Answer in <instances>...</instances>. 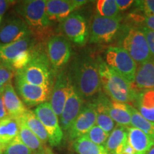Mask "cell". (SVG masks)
Masks as SVG:
<instances>
[{"label": "cell", "instance_id": "obj_1", "mask_svg": "<svg viewBox=\"0 0 154 154\" xmlns=\"http://www.w3.org/2000/svg\"><path fill=\"white\" fill-rule=\"evenodd\" d=\"M100 59L91 56L79 59L72 69L71 82L82 98H89L101 91V81L99 73Z\"/></svg>", "mask_w": 154, "mask_h": 154}, {"label": "cell", "instance_id": "obj_2", "mask_svg": "<svg viewBox=\"0 0 154 154\" xmlns=\"http://www.w3.org/2000/svg\"><path fill=\"white\" fill-rule=\"evenodd\" d=\"M99 73L102 87L113 101L124 103L134 102L137 93L132 88L131 83L101 59Z\"/></svg>", "mask_w": 154, "mask_h": 154}, {"label": "cell", "instance_id": "obj_3", "mask_svg": "<svg viewBox=\"0 0 154 154\" xmlns=\"http://www.w3.org/2000/svg\"><path fill=\"white\" fill-rule=\"evenodd\" d=\"M53 71L47 54L39 48L34 47L29 63L22 70L17 72L16 76L33 85L52 88Z\"/></svg>", "mask_w": 154, "mask_h": 154}, {"label": "cell", "instance_id": "obj_4", "mask_svg": "<svg viewBox=\"0 0 154 154\" xmlns=\"http://www.w3.org/2000/svg\"><path fill=\"white\" fill-rule=\"evenodd\" d=\"M45 0H26L17 7L16 11L37 38L46 36L51 25L46 11Z\"/></svg>", "mask_w": 154, "mask_h": 154}, {"label": "cell", "instance_id": "obj_5", "mask_svg": "<svg viewBox=\"0 0 154 154\" xmlns=\"http://www.w3.org/2000/svg\"><path fill=\"white\" fill-rule=\"evenodd\" d=\"M121 45L136 63L140 64L152 59L149 45L142 29L128 28L121 38Z\"/></svg>", "mask_w": 154, "mask_h": 154}, {"label": "cell", "instance_id": "obj_6", "mask_svg": "<svg viewBox=\"0 0 154 154\" xmlns=\"http://www.w3.org/2000/svg\"><path fill=\"white\" fill-rule=\"evenodd\" d=\"M106 63L128 82L130 83L135 82L137 63L123 48L119 47L108 48L106 52Z\"/></svg>", "mask_w": 154, "mask_h": 154}, {"label": "cell", "instance_id": "obj_7", "mask_svg": "<svg viewBox=\"0 0 154 154\" xmlns=\"http://www.w3.org/2000/svg\"><path fill=\"white\" fill-rule=\"evenodd\" d=\"M34 113L47 131L49 145L52 147L60 145L63 136V131L59 124V118L54 112L49 102H45L37 106Z\"/></svg>", "mask_w": 154, "mask_h": 154}, {"label": "cell", "instance_id": "obj_8", "mask_svg": "<svg viewBox=\"0 0 154 154\" xmlns=\"http://www.w3.org/2000/svg\"><path fill=\"white\" fill-rule=\"evenodd\" d=\"M120 16L106 18L96 14L91 24L89 41L91 43H109L114 38L120 27Z\"/></svg>", "mask_w": 154, "mask_h": 154}, {"label": "cell", "instance_id": "obj_9", "mask_svg": "<svg viewBox=\"0 0 154 154\" xmlns=\"http://www.w3.org/2000/svg\"><path fill=\"white\" fill-rule=\"evenodd\" d=\"M61 32L67 38L77 45H84L88 38L86 19L77 12L72 13L61 22Z\"/></svg>", "mask_w": 154, "mask_h": 154}, {"label": "cell", "instance_id": "obj_10", "mask_svg": "<svg viewBox=\"0 0 154 154\" xmlns=\"http://www.w3.org/2000/svg\"><path fill=\"white\" fill-rule=\"evenodd\" d=\"M72 55V47L66 38L54 36L48 41L47 57L54 71H57L68 62Z\"/></svg>", "mask_w": 154, "mask_h": 154}, {"label": "cell", "instance_id": "obj_11", "mask_svg": "<svg viewBox=\"0 0 154 154\" xmlns=\"http://www.w3.org/2000/svg\"><path fill=\"white\" fill-rule=\"evenodd\" d=\"M16 86L19 96L30 106L47 102L51 97L52 90V88L31 84L18 76H16Z\"/></svg>", "mask_w": 154, "mask_h": 154}, {"label": "cell", "instance_id": "obj_12", "mask_svg": "<svg viewBox=\"0 0 154 154\" xmlns=\"http://www.w3.org/2000/svg\"><path fill=\"white\" fill-rule=\"evenodd\" d=\"M83 106L84 105L82 96L79 95L72 84L68 97L59 119V124L61 129L65 131L69 130L75 119L80 113Z\"/></svg>", "mask_w": 154, "mask_h": 154}, {"label": "cell", "instance_id": "obj_13", "mask_svg": "<svg viewBox=\"0 0 154 154\" xmlns=\"http://www.w3.org/2000/svg\"><path fill=\"white\" fill-rule=\"evenodd\" d=\"M29 36V28L22 19H10L0 27V44H11Z\"/></svg>", "mask_w": 154, "mask_h": 154}, {"label": "cell", "instance_id": "obj_14", "mask_svg": "<svg viewBox=\"0 0 154 154\" xmlns=\"http://www.w3.org/2000/svg\"><path fill=\"white\" fill-rule=\"evenodd\" d=\"M96 123V113L95 109L91 103L84 106L79 114L73 123L69 130L71 139L76 138L87 134Z\"/></svg>", "mask_w": 154, "mask_h": 154}, {"label": "cell", "instance_id": "obj_15", "mask_svg": "<svg viewBox=\"0 0 154 154\" xmlns=\"http://www.w3.org/2000/svg\"><path fill=\"white\" fill-rule=\"evenodd\" d=\"M71 82L70 78L63 72L58 75L54 84L50 97V104L54 112L57 116H60L68 97Z\"/></svg>", "mask_w": 154, "mask_h": 154}, {"label": "cell", "instance_id": "obj_16", "mask_svg": "<svg viewBox=\"0 0 154 154\" xmlns=\"http://www.w3.org/2000/svg\"><path fill=\"white\" fill-rule=\"evenodd\" d=\"M86 2L79 0H48L46 5L47 15L51 22H61Z\"/></svg>", "mask_w": 154, "mask_h": 154}, {"label": "cell", "instance_id": "obj_17", "mask_svg": "<svg viewBox=\"0 0 154 154\" xmlns=\"http://www.w3.org/2000/svg\"><path fill=\"white\" fill-rule=\"evenodd\" d=\"M34 47L31 36L8 44H0V63L10 67L11 63L21 54Z\"/></svg>", "mask_w": 154, "mask_h": 154}, {"label": "cell", "instance_id": "obj_18", "mask_svg": "<svg viewBox=\"0 0 154 154\" xmlns=\"http://www.w3.org/2000/svg\"><path fill=\"white\" fill-rule=\"evenodd\" d=\"M111 103V101L107 96L102 94L91 103L96 113V125L109 134H111L116 126L115 122L109 113Z\"/></svg>", "mask_w": 154, "mask_h": 154}, {"label": "cell", "instance_id": "obj_19", "mask_svg": "<svg viewBox=\"0 0 154 154\" xmlns=\"http://www.w3.org/2000/svg\"><path fill=\"white\" fill-rule=\"evenodd\" d=\"M2 98L8 116L14 119L19 118L28 111L27 108L19 99L11 84H7L4 88Z\"/></svg>", "mask_w": 154, "mask_h": 154}, {"label": "cell", "instance_id": "obj_20", "mask_svg": "<svg viewBox=\"0 0 154 154\" xmlns=\"http://www.w3.org/2000/svg\"><path fill=\"white\" fill-rule=\"evenodd\" d=\"M128 142L137 154H146L154 146V139L134 127H128Z\"/></svg>", "mask_w": 154, "mask_h": 154}, {"label": "cell", "instance_id": "obj_21", "mask_svg": "<svg viewBox=\"0 0 154 154\" xmlns=\"http://www.w3.org/2000/svg\"><path fill=\"white\" fill-rule=\"evenodd\" d=\"M134 103L138 112L154 124V89L142 90L138 92Z\"/></svg>", "mask_w": 154, "mask_h": 154}, {"label": "cell", "instance_id": "obj_22", "mask_svg": "<svg viewBox=\"0 0 154 154\" xmlns=\"http://www.w3.org/2000/svg\"><path fill=\"white\" fill-rule=\"evenodd\" d=\"M135 84L142 90L154 89V60L146 61L137 67Z\"/></svg>", "mask_w": 154, "mask_h": 154}, {"label": "cell", "instance_id": "obj_23", "mask_svg": "<svg viewBox=\"0 0 154 154\" xmlns=\"http://www.w3.org/2000/svg\"><path fill=\"white\" fill-rule=\"evenodd\" d=\"M128 141V128L116 125L109 134L105 148L109 154H119Z\"/></svg>", "mask_w": 154, "mask_h": 154}, {"label": "cell", "instance_id": "obj_24", "mask_svg": "<svg viewBox=\"0 0 154 154\" xmlns=\"http://www.w3.org/2000/svg\"><path fill=\"white\" fill-rule=\"evenodd\" d=\"M109 113L113 121L117 123V125H120L126 128L131 126L130 105L128 103L111 101Z\"/></svg>", "mask_w": 154, "mask_h": 154}, {"label": "cell", "instance_id": "obj_25", "mask_svg": "<svg viewBox=\"0 0 154 154\" xmlns=\"http://www.w3.org/2000/svg\"><path fill=\"white\" fill-rule=\"evenodd\" d=\"M19 127L16 119L7 116L0 120V142L5 148L18 136Z\"/></svg>", "mask_w": 154, "mask_h": 154}, {"label": "cell", "instance_id": "obj_26", "mask_svg": "<svg viewBox=\"0 0 154 154\" xmlns=\"http://www.w3.org/2000/svg\"><path fill=\"white\" fill-rule=\"evenodd\" d=\"M18 121L19 131L18 137L21 141L28 147L33 153L41 151L46 146L37 136L31 131L20 119H16Z\"/></svg>", "mask_w": 154, "mask_h": 154}, {"label": "cell", "instance_id": "obj_27", "mask_svg": "<svg viewBox=\"0 0 154 154\" xmlns=\"http://www.w3.org/2000/svg\"><path fill=\"white\" fill-rule=\"evenodd\" d=\"M17 119H20L25 125L39 138L40 140L46 144L48 142V134L45 128L37 118L33 111L28 110L24 115Z\"/></svg>", "mask_w": 154, "mask_h": 154}, {"label": "cell", "instance_id": "obj_28", "mask_svg": "<svg viewBox=\"0 0 154 154\" xmlns=\"http://www.w3.org/2000/svg\"><path fill=\"white\" fill-rule=\"evenodd\" d=\"M73 147L78 154H109L105 146L93 143L85 135L75 139Z\"/></svg>", "mask_w": 154, "mask_h": 154}, {"label": "cell", "instance_id": "obj_29", "mask_svg": "<svg viewBox=\"0 0 154 154\" xmlns=\"http://www.w3.org/2000/svg\"><path fill=\"white\" fill-rule=\"evenodd\" d=\"M130 112L131 115V126L138 128L154 139V124L146 119L137 109L130 105Z\"/></svg>", "mask_w": 154, "mask_h": 154}, {"label": "cell", "instance_id": "obj_30", "mask_svg": "<svg viewBox=\"0 0 154 154\" xmlns=\"http://www.w3.org/2000/svg\"><path fill=\"white\" fill-rule=\"evenodd\" d=\"M96 9L98 15L106 18L119 17V9L116 0H99L96 2Z\"/></svg>", "mask_w": 154, "mask_h": 154}, {"label": "cell", "instance_id": "obj_31", "mask_svg": "<svg viewBox=\"0 0 154 154\" xmlns=\"http://www.w3.org/2000/svg\"><path fill=\"white\" fill-rule=\"evenodd\" d=\"M85 136L95 144L105 146L109 134L101 129L97 125H95L88 131Z\"/></svg>", "mask_w": 154, "mask_h": 154}, {"label": "cell", "instance_id": "obj_32", "mask_svg": "<svg viewBox=\"0 0 154 154\" xmlns=\"http://www.w3.org/2000/svg\"><path fill=\"white\" fill-rule=\"evenodd\" d=\"M31 150L21 141L18 136L5 148L3 154H32Z\"/></svg>", "mask_w": 154, "mask_h": 154}, {"label": "cell", "instance_id": "obj_33", "mask_svg": "<svg viewBox=\"0 0 154 154\" xmlns=\"http://www.w3.org/2000/svg\"><path fill=\"white\" fill-rule=\"evenodd\" d=\"M14 73L15 71L11 67L0 63V91L4 89L7 84H11Z\"/></svg>", "mask_w": 154, "mask_h": 154}, {"label": "cell", "instance_id": "obj_34", "mask_svg": "<svg viewBox=\"0 0 154 154\" xmlns=\"http://www.w3.org/2000/svg\"><path fill=\"white\" fill-rule=\"evenodd\" d=\"M138 9H142L146 17H154V0L135 2Z\"/></svg>", "mask_w": 154, "mask_h": 154}, {"label": "cell", "instance_id": "obj_35", "mask_svg": "<svg viewBox=\"0 0 154 154\" xmlns=\"http://www.w3.org/2000/svg\"><path fill=\"white\" fill-rule=\"evenodd\" d=\"M142 31L145 34L146 41L149 45L150 52H151V58L154 60V31L150 30L149 29L143 27Z\"/></svg>", "mask_w": 154, "mask_h": 154}, {"label": "cell", "instance_id": "obj_36", "mask_svg": "<svg viewBox=\"0 0 154 154\" xmlns=\"http://www.w3.org/2000/svg\"><path fill=\"white\" fill-rule=\"evenodd\" d=\"M16 3L15 1H10V0H0V17H2V15L7 11L11 5Z\"/></svg>", "mask_w": 154, "mask_h": 154}, {"label": "cell", "instance_id": "obj_37", "mask_svg": "<svg viewBox=\"0 0 154 154\" xmlns=\"http://www.w3.org/2000/svg\"><path fill=\"white\" fill-rule=\"evenodd\" d=\"M134 2L132 0H116V1L119 11L126 10L127 9L129 8Z\"/></svg>", "mask_w": 154, "mask_h": 154}, {"label": "cell", "instance_id": "obj_38", "mask_svg": "<svg viewBox=\"0 0 154 154\" xmlns=\"http://www.w3.org/2000/svg\"><path fill=\"white\" fill-rule=\"evenodd\" d=\"M3 90H1L0 91V120L2 119L6 118V117L8 116V114H7V110H6V108L5 106V104H4L3 101V98H2V93Z\"/></svg>", "mask_w": 154, "mask_h": 154}, {"label": "cell", "instance_id": "obj_39", "mask_svg": "<svg viewBox=\"0 0 154 154\" xmlns=\"http://www.w3.org/2000/svg\"><path fill=\"white\" fill-rule=\"evenodd\" d=\"M144 23H145L146 28L150 30L154 31V17H145L144 18Z\"/></svg>", "mask_w": 154, "mask_h": 154}, {"label": "cell", "instance_id": "obj_40", "mask_svg": "<svg viewBox=\"0 0 154 154\" xmlns=\"http://www.w3.org/2000/svg\"><path fill=\"white\" fill-rule=\"evenodd\" d=\"M32 154H54L52 151H51V149L48 147H45L44 149L42 150L41 151L36 152V153H33Z\"/></svg>", "mask_w": 154, "mask_h": 154}, {"label": "cell", "instance_id": "obj_41", "mask_svg": "<svg viewBox=\"0 0 154 154\" xmlns=\"http://www.w3.org/2000/svg\"><path fill=\"white\" fill-rule=\"evenodd\" d=\"M146 154H154V146L151 148V149L149 150V152H148V153Z\"/></svg>", "mask_w": 154, "mask_h": 154}, {"label": "cell", "instance_id": "obj_42", "mask_svg": "<svg viewBox=\"0 0 154 154\" xmlns=\"http://www.w3.org/2000/svg\"><path fill=\"white\" fill-rule=\"evenodd\" d=\"M0 154H3V148L1 144V142H0Z\"/></svg>", "mask_w": 154, "mask_h": 154}, {"label": "cell", "instance_id": "obj_43", "mask_svg": "<svg viewBox=\"0 0 154 154\" xmlns=\"http://www.w3.org/2000/svg\"><path fill=\"white\" fill-rule=\"evenodd\" d=\"M1 19H2V17H0V22H1Z\"/></svg>", "mask_w": 154, "mask_h": 154}]
</instances>
